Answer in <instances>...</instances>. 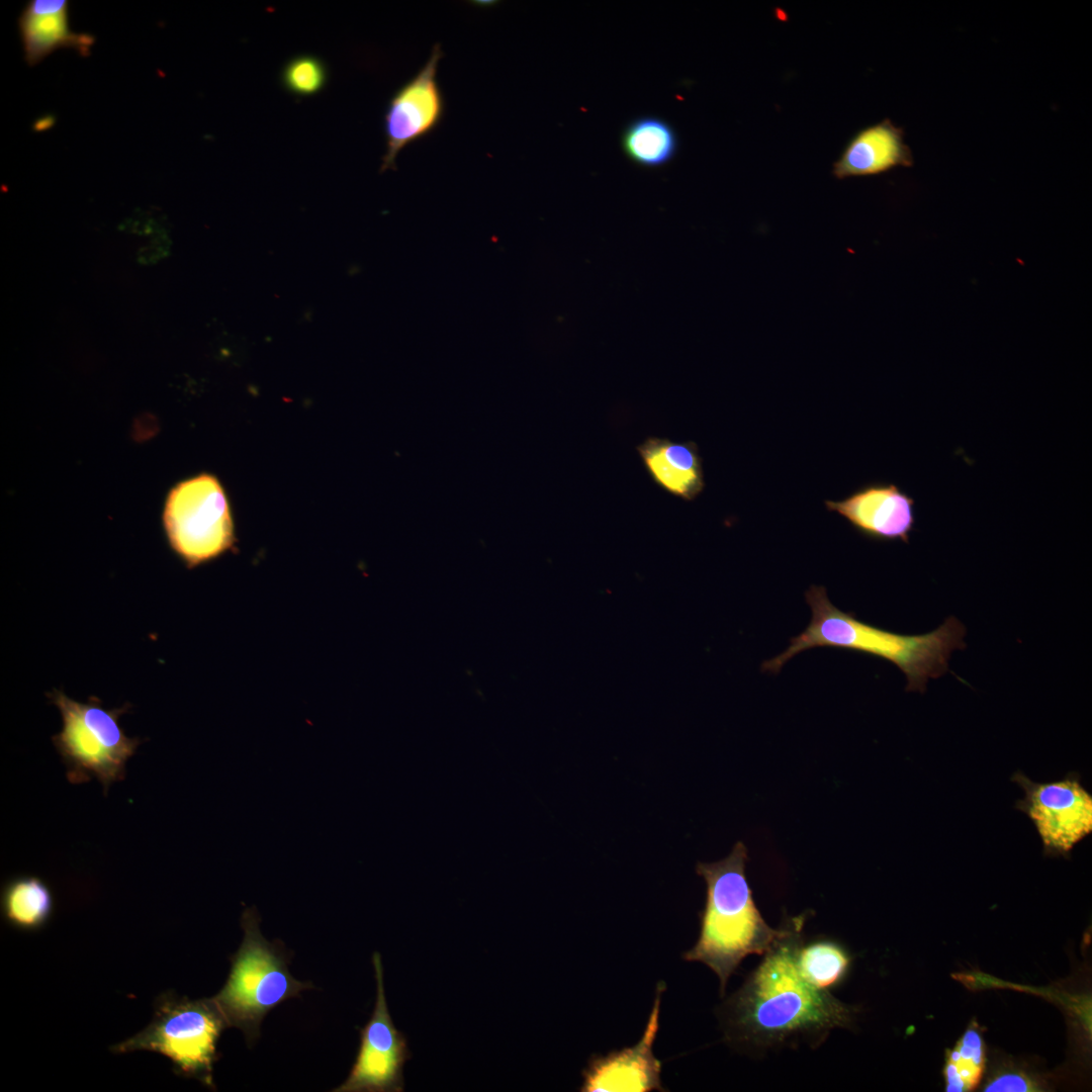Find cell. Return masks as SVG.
<instances>
[{"instance_id": "1", "label": "cell", "mask_w": 1092, "mask_h": 1092, "mask_svg": "<svg viewBox=\"0 0 1092 1092\" xmlns=\"http://www.w3.org/2000/svg\"><path fill=\"white\" fill-rule=\"evenodd\" d=\"M804 915L788 918L784 933L742 986L721 1006L726 1039L752 1053L812 1048L836 1028L849 1027L853 1009L807 983L797 967Z\"/></svg>"}, {"instance_id": "2", "label": "cell", "mask_w": 1092, "mask_h": 1092, "mask_svg": "<svg viewBox=\"0 0 1092 1092\" xmlns=\"http://www.w3.org/2000/svg\"><path fill=\"white\" fill-rule=\"evenodd\" d=\"M812 618L807 628L791 639L781 654L762 663L764 672L777 673L798 653L830 647L868 653L891 661L904 672L907 691L923 693L927 681L945 673L950 654L965 647L964 625L947 618L936 630L922 635H902L884 630L844 613L829 601L823 586L811 585L805 594Z\"/></svg>"}, {"instance_id": "3", "label": "cell", "mask_w": 1092, "mask_h": 1092, "mask_svg": "<svg viewBox=\"0 0 1092 1092\" xmlns=\"http://www.w3.org/2000/svg\"><path fill=\"white\" fill-rule=\"evenodd\" d=\"M747 848L737 842L721 860L699 862L696 871L706 883V903L700 914V935L684 960L700 962L719 978L723 995L729 978L750 954H764L780 939L759 913L745 867Z\"/></svg>"}, {"instance_id": "4", "label": "cell", "mask_w": 1092, "mask_h": 1092, "mask_svg": "<svg viewBox=\"0 0 1092 1092\" xmlns=\"http://www.w3.org/2000/svg\"><path fill=\"white\" fill-rule=\"evenodd\" d=\"M242 926L244 939L232 958L229 978L211 1000L228 1027L240 1028L252 1041L258 1037L262 1019L271 1009L313 986L290 975L284 953L261 934L254 911H245Z\"/></svg>"}, {"instance_id": "5", "label": "cell", "mask_w": 1092, "mask_h": 1092, "mask_svg": "<svg viewBox=\"0 0 1092 1092\" xmlns=\"http://www.w3.org/2000/svg\"><path fill=\"white\" fill-rule=\"evenodd\" d=\"M48 697L63 719V728L52 741L67 766L68 781L81 784L97 779L106 795L111 784L124 779L126 762L142 743L119 726V717L130 705L109 710L96 697L81 703L60 690Z\"/></svg>"}, {"instance_id": "6", "label": "cell", "mask_w": 1092, "mask_h": 1092, "mask_svg": "<svg viewBox=\"0 0 1092 1092\" xmlns=\"http://www.w3.org/2000/svg\"><path fill=\"white\" fill-rule=\"evenodd\" d=\"M225 1027L226 1022L211 998L193 1000L165 992L157 998L148 1026L111 1046V1051L161 1054L172 1062L176 1074L213 1088L216 1046Z\"/></svg>"}, {"instance_id": "7", "label": "cell", "mask_w": 1092, "mask_h": 1092, "mask_svg": "<svg viewBox=\"0 0 1092 1092\" xmlns=\"http://www.w3.org/2000/svg\"><path fill=\"white\" fill-rule=\"evenodd\" d=\"M167 542L188 568L215 560L236 548V526L220 480L202 472L175 483L162 511Z\"/></svg>"}, {"instance_id": "8", "label": "cell", "mask_w": 1092, "mask_h": 1092, "mask_svg": "<svg viewBox=\"0 0 1092 1092\" xmlns=\"http://www.w3.org/2000/svg\"><path fill=\"white\" fill-rule=\"evenodd\" d=\"M1011 781L1024 792L1015 808L1032 821L1043 853L1069 856L1076 844L1092 832V796L1080 776L1070 772L1060 781L1034 783L1021 771Z\"/></svg>"}, {"instance_id": "9", "label": "cell", "mask_w": 1092, "mask_h": 1092, "mask_svg": "<svg viewBox=\"0 0 1092 1092\" xmlns=\"http://www.w3.org/2000/svg\"><path fill=\"white\" fill-rule=\"evenodd\" d=\"M377 995L369 1021L360 1029V1046L348 1078L335 1092H401L403 1066L411 1059L407 1041L393 1024L384 994L379 952H374Z\"/></svg>"}, {"instance_id": "10", "label": "cell", "mask_w": 1092, "mask_h": 1092, "mask_svg": "<svg viewBox=\"0 0 1092 1092\" xmlns=\"http://www.w3.org/2000/svg\"><path fill=\"white\" fill-rule=\"evenodd\" d=\"M443 52L435 44L425 65L390 98L384 114L385 153L381 171L392 169L407 145L426 136L441 122L445 101L437 73Z\"/></svg>"}, {"instance_id": "11", "label": "cell", "mask_w": 1092, "mask_h": 1092, "mask_svg": "<svg viewBox=\"0 0 1092 1092\" xmlns=\"http://www.w3.org/2000/svg\"><path fill=\"white\" fill-rule=\"evenodd\" d=\"M664 982H659L647 1024L640 1040L629 1048L594 1055L582 1070L581 1092L665 1091L661 1084V1062L652 1045L659 1026V1009Z\"/></svg>"}, {"instance_id": "12", "label": "cell", "mask_w": 1092, "mask_h": 1092, "mask_svg": "<svg viewBox=\"0 0 1092 1092\" xmlns=\"http://www.w3.org/2000/svg\"><path fill=\"white\" fill-rule=\"evenodd\" d=\"M861 536L875 541L909 542L915 526V500L895 483L863 484L839 500L824 502Z\"/></svg>"}, {"instance_id": "13", "label": "cell", "mask_w": 1092, "mask_h": 1092, "mask_svg": "<svg viewBox=\"0 0 1092 1092\" xmlns=\"http://www.w3.org/2000/svg\"><path fill=\"white\" fill-rule=\"evenodd\" d=\"M18 29L24 60L29 66L37 65L60 49H72L85 57L95 41L92 34L72 29L67 0H30L20 13Z\"/></svg>"}, {"instance_id": "14", "label": "cell", "mask_w": 1092, "mask_h": 1092, "mask_svg": "<svg viewBox=\"0 0 1092 1092\" xmlns=\"http://www.w3.org/2000/svg\"><path fill=\"white\" fill-rule=\"evenodd\" d=\"M636 451L652 482L668 494L693 502L705 489L703 458L694 441L650 436Z\"/></svg>"}, {"instance_id": "15", "label": "cell", "mask_w": 1092, "mask_h": 1092, "mask_svg": "<svg viewBox=\"0 0 1092 1092\" xmlns=\"http://www.w3.org/2000/svg\"><path fill=\"white\" fill-rule=\"evenodd\" d=\"M913 156L903 129L886 118L856 132L833 165L837 178L872 176L911 167Z\"/></svg>"}, {"instance_id": "16", "label": "cell", "mask_w": 1092, "mask_h": 1092, "mask_svg": "<svg viewBox=\"0 0 1092 1092\" xmlns=\"http://www.w3.org/2000/svg\"><path fill=\"white\" fill-rule=\"evenodd\" d=\"M1 905L9 925L24 931H35L51 919L55 899L51 888L40 878L19 876L3 887Z\"/></svg>"}, {"instance_id": "17", "label": "cell", "mask_w": 1092, "mask_h": 1092, "mask_svg": "<svg viewBox=\"0 0 1092 1092\" xmlns=\"http://www.w3.org/2000/svg\"><path fill=\"white\" fill-rule=\"evenodd\" d=\"M622 146L626 155L644 167H659L668 163L677 150V138L672 126L655 116L632 120L624 129Z\"/></svg>"}, {"instance_id": "18", "label": "cell", "mask_w": 1092, "mask_h": 1092, "mask_svg": "<svg viewBox=\"0 0 1092 1092\" xmlns=\"http://www.w3.org/2000/svg\"><path fill=\"white\" fill-rule=\"evenodd\" d=\"M850 958L838 943L829 940L814 941L797 952V967L803 979L822 991L840 983L846 975Z\"/></svg>"}, {"instance_id": "19", "label": "cell", "mask_w": 1092, "mask_h": 1092, "mask_svg": "<svg viewBox=\"0 0 1092 1092\" xmlns=\"http://www.w3.org/2000/svg\"><path fill=\"white\" fill-rule=\"evenodd\" d=\"M985 1067L984 1042L975 1028L968 1029L949 1053L944 1068L946 1090L969 1091L980 1082Z\"/></svg>"}, {"instance_id": "20", "label": "cell", "mask_w": 1092, "mask_h": 1092, "mask_svg": "<svg viewBox=\"0 0 1092 1092\" xmlns=\"http://www.w3.org/2000/svg\"><path fill=\"white\" fill-rule=\"evenodd\" d=\"M327 68L322 60L310 55H301L291 59L283 68L281 80L283 86L292 94L311 96L318 93L326 85Z\"/></svg>"}, {"instance_id": "21", "label": "cell", "mask_w": 1092, "mask_h": 1092, "mask_svg": "<svg viewBox=\"0 0 1092 1092\" xmlns=\"http://www.w3.org/2000/svg\"><path fill=\"white\" fill-rule=\"evenodd\" d=\"M1038 1084L1023 1072L1005 1071L998 1073L986 1085L985 1091L1022 1092L1036 1091Z\"/></svg>"}, {"instance_id": "22", "label": "cell", "mask_w": 1092, "mask_h": 1092, "mask_svg": "<svg viewBox=\"0 0 1092 1092\" xmlns=\"http://www.w3.org/2000/svg\"><path fill=\"white\" fill-rule=\"evenodd\" d=\"M168 251L166 243L159 242L158 244H151L148 247L141 249L139 258L142 262H155L165 257Z\"/></svg>"}]
</instances>
